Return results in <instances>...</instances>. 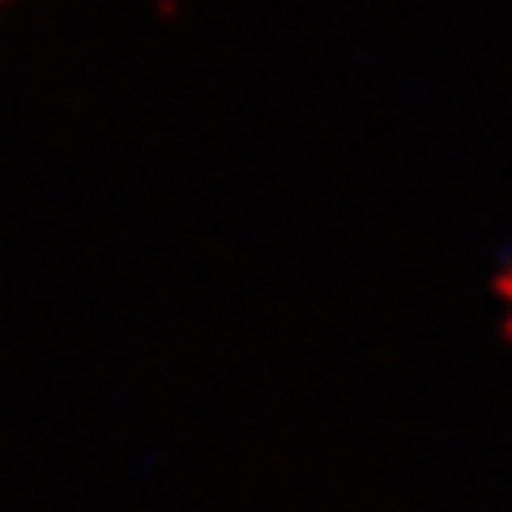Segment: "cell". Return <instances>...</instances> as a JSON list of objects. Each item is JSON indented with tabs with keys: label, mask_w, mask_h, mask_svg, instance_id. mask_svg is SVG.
Here are the masks:
<instances>
[{
	"label": "cell",
	"mask_w": 512,
	"mask_h": 512,
	"mask_svg": "<svg viewBox=\"0 0 512 512\" xmlns=\"http://www.w3.org/2000/svg\"><path fill=\"white\" fill-rule=\"evenodd\" d=\"M5 5H13V0H0V9H5Z\"/></svg>",
	"instance_id": "1"
}]
</instances>
